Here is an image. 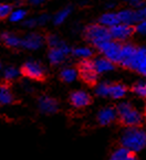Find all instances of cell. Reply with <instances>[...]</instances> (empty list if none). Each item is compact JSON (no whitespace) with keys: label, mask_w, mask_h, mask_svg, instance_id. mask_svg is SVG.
<instances>
[{"label":"cell","mask_w":146,"mask_h":160,"mask_svg":"<svg viewBox=\"0 0 146 160\" xmlns=\"http://www.w3.org/2000/svg\"><path fill=\"white\" fill-rule=\"evenodd\" d=\"M12 12V7L7 3H3L0 5V20H3L10 16Z\"/></svg>","instance_id":"obj_29"},{"label":"cell","mask_w":146,"mask_h":160,"mask_svg":"<svg viewBox=\"0 0 146 160\" xmlns=\"http://www.w3.org/2000/svg\"><path fill=\"white\" fill-rule=\"evenodd\" d=\"M100 23L103 24V26H107V27H113L116 24L120 23V20H118L117 13H104L103 16L100 18Z\"/></svg>","instance_id":"obj_21"},{"label":"cell","mask_w":146,"mask_h":160,"mask_svg":"<svg viewBox=\"0 0 146 160\" xmlns=\"http://www.w3.org/2000/svg\"><path fill=\"white\" fill-rule=\"evenodd\" d=\"M38 106L42 113L44 114H54L58 112L59 104L57 99L52 98L49 96H41L38 99Z\"/></svg>","instance_id":"obj_11"},{"label":"cell","mask_w":146,"mask_h":160,"mask_svg":"<svg viewBox=\"0 0 146 160\" xmlns=\"http://www.w3.org/2000/svg\"><path fill=\"white\" fill-rule=\"evenodd\" d=\"M110 87H111V84H108V83H101L95 88V93L99 96L102 97L110 96Z\"/></svg>","instance_id":"obj_25"},{"label":"cell","mask_w":146,"mask_h":160,"mask_svg":"<svg viewBox=\"0 0 146 160\" xmlns=\"http://www.w3.org/2000/svg\"><path fill=\"white\" fill-rule=\"evenodd\" d=\"M121 142L127 150L136 152L146 147V129L136 127H128L121 137Z\"/></svg>","instance_id":"obj_1"},{"label":"cell","mask_w":146,"mask_h":160,"mask_svg":"<svg viewBox=\"0 0 146 160\" xmlns=\"http://www.w3.org/2000/svg\"><path fill=\"white\" fill-rule=\"evenodd\" d=\"M84 38L87 41L96 44L102 41L111 40L112 37L110 34V30L101 24H90L84 30Z\"/></svg>","instance_id":"obj_3"},{"label":"cell","mask_w":146,"mask_h":160,"mask_svg":"<svg viewBox=\"0 0 146 160\" xmlns=\"http://www.w3.org/2000/svg\"><path fill=\"white\" fill-rule=\"evenodd\" d=\"M130 1H131V0H130Z\"/></svg>","instance_id":"obj_39"},{"label":"cell","mask_w":146,"mask_h":160,"mask_svg":"<svg viewBox=\"0 0 146 160\" xmlns=\"http://www.w3.org/2000/svg\"><path fill=\"white\" fill-rule=\"evenodd\" d=\"M116 112H117V116L120 117L121 122L125 126L136 127L141 125L143 122V115L127 102L118 104L116 107Z\"/></svg>","instance_id":"obj_2"},{"label":"cell","mask_w":146,"mask_h":160,"mask_svg":"<svg viewBox=\"0 0 146 160\" xmlns=\"http://www.w3.org/2000/svg\"><path fill=\"white\" fill-rule=\"evenodd\" d=\"M0 73H1V63H0Z\"/></svg>","instance_id":"obj_37"},{"label":"cell","mask_w":146,"mask_h":160,"mask_svg":"<svg viewBox=\"0 0 146 160\" xmlns=\"http://www.w3.org/2000/svg\"><path fill=\"white\" fill-rule=\"evenodd\" d=\"M117 17L120 22L125 24H133L135 22H138L136 11H133V10H123V11L118 12Z\"/></svg>","instance_id":"obj_17"},{"label":"cell","mask_w":146,"mask_h":160,"mask_svg":"<svg viewBox=\"0 0 146 160\" xmlns=\"http://www.w3.org/2000/svg\"><path fill=\"white\" fill-rule=\"evenodd\" d=\"M0 39H1L3 44L7 48H9V49H18V48L21 47L22 40L19 37H17L16 34H13V33L5 32L1 34Z\"/></svg>","instance_id":"obj_14"},{"label":"cell","mask_w":146,"mask_h":160,"mask_svg":"<svg viewBox=\"0 0 146 160\" xmlns=\"http://www.w3.org/2000/svg\"><path fill=\"white\" fill-rule=\"evenodd\" d=\"M48 19H49V16H47V14H43V16L39 17V19L37 20V22H39V23H44Z\"/></svg>","instance_id":"obj_35"},{"label":"cell","mask_w":146,"mask_h":160,"mask_svg":"<svg viewBox=\"0 0 146 160\" xmlns=\"http://www.w3.org/2000/svg\"><path fill=\"white\" fill-rule=\"evenodd\" d=\"M14 102V96L7 84H0V105H10Z\"/></svg>","instance_id":"obj_15"},{"label":"cell","mask_w":146,"mask_h":160,"mask_svg":"<svg viewBox=\"0 0 146 160\" xmlns=\"http://www.w3.org/2000/svg\"><path fill=\"white\" fill-rule=\"evenodd\" d=\"M76 75H78V71L73 68H65L61 71L60 73V78L63 82L65 83H71L76 78Z\"/></svg>","instance_id":"obj_22"},{"label":"cell","mask_w":146,"mask_h":160,"mask_svg":"<svg viewBox=\"0 0 146 160\" xmlns=\"http://www.w3.org/2000/svg\"><path fill=\"white\" fill-rule=\"evenodd\" d=\"M72 53L74 57L81 58V59H89V58H91L93 54L92 50L90 49V48H85V47L76 48V49L73 50Z\"/></svg>","instance_id":"obj_23"},{"label":"cell","mask_w":146,"mask_h":160,"mask_svg":"<svg viewBox=\"0 0 146 160\" xmlns=\"http://www.w3.org/2000/svg\"><path fill=\"white\" fill-rule=\"evenodd\" d=\"M117 117V112H116V108L114 107H105V108L101 109L97 114V122H99L100 125L102 126H106L110 125L111 122H113L114 120Z\"/></svg>","instance_id":"obj_12"},{"label":"cell","mask_w":146,"mask_h":160,"mask_svg":"<svg viewBox=\"0 0 146 160\" xmlns=\"http://www.w3.org/2000/svg\"><path fill=\"white\" fill-rule=\"evenodd\" d=\"M79 72L83 82L87 85L93 86L96 84L97 81V73L94 68V61L90 59H82V61L79 63Z\"/></svg>","instance_id":"obj_5"},{"label":"cell","mask_w":146,"mask_h":160,"mask_svg":"<svg viewBox=\"0 0 146 160\" xmlns=\"http://www.w3.org/2000/svg\"><path fill=\"white\" fill-rule=\"evenodd\" d=\"M131 2L134 7H141V6H143L144 1L143 0H131Z\"/></svg>","instance_id":"obj_34"},{"label":"cell","mask_w":146,"mask_h":160,"mask_svg":"<svg viewBox=\"0 0 146 160\" xmlns=\"http://www.w3.org/2000/svg\"><path fill=\"white\" fill-rule=\"evenodd\" d=\"M137 48L134 47L131 43H125L121 47V61L118 64L123 66L125 68H130L131 63H132V60L135 55V52H136Z\"/></svg>","instance_id":"obj_9"},{"label":"cell","mask_w":146,"mask_h":160,"mask_svg":"<svg viewBox=\"0 0 146 160\" xmlns=\"http://www.w3.org/2000/svg\"><path fill=\"white\" fill-rule=\"evenodd\" d=\"M43 42H44V39L42 35L38 34V33H32V34H28L22 40L21 47L29 50H37L43 44Z\"/></svg>","instance_id":"obj_13"},{"label":"cell","mask_w":146,"mask_h":160,"mask_svg":"<svg viewBox=\"0 0 146 160\" xmlns=\"http://www.w3.org/2000/svg\"><path fill=\"white\" fill-rule=\"evenodd\" d=\"M126 92L127 87L121 83H114V84H111V87H110V96L112 98H122L126 94Z\"/></svg>","instance_id":"obj_20"},{"label":"cell","mask_w":146,"mask_h":160,"mask_svg":"<svg viewBox=\"0 0 146 160\" xmlns=\"http://www.w3.org/2000/svg\"><path fill=\"white\" fill-rule=\"evenodd\" d=\"M71 53V49L65 44V43H62L60 47L58 48H51L49 51V60L53 65H59L61 64L64 60L66 59L69 54Z\"/></svg>","instance_id":"obj_8"},{"label":"cell","mask_w":146,"mask_h":160,"mask_svg":"<svg viewBox=\"0 0 146 160\" xmlns=\"http://www.w3.org/2000/svg\"><path fill=\"white\" fill-rule=\"evenodd\" d=\"M71 12V8H65V9L61 10V11H59L57 14H55V17H54V23L55 24H61L62 22L65 20V18H68V16L70 14Z\"/></svg>","instance_id":"obj_26"},{"label":"cell","mask_w":146,"mask_h":160,"mask_svg":"<svg viewBox=\"0 0 146 160\" xmlns=\"http://www.w3.org/2000/svg\"><path fill=\"white\" fill-rule=\"evenodd\" d=\"M26 14H27V12L24 11V10H21V9L14 10V11H12L11 13H10L9 19H10V21H12V22H18L23 19L24 17H26Z\"/></svg>","instance_id":"obj_28"},{"label":"cell","mask_w":146,"mask_h":160,"mask_svg":"<svg viewBox=\"0 0 146 160\" xmlns=\"http://www.w3.org/2000/svg\"><path fill=\"white\" fill-rule=\"evenodd\" d=\"M19 75H20V71L14 68V66H8L3 71V78H5L6 81H13L19 78Z\"/></svg>","instance_id":"obj_24"},{"label":"cell","mask_w":146,"mask_h":160,"mask_svg":"<svg viewBox=\"0 0 146 160\" xmlns=\"http://www.w3.org/2000/svg\"><path fill=\"white\" fill-rule=\"evenodd\" d=\"M20 73L23 76L32 80L43 81L45 78V70L39 62L35 61H28L22 65Z\"/></svg>","instance_id":"obj_6"},{"label":"cell","mask_w":146,"mask_h":160,"mask_svg":"<svg viewBox=\"0 0 146 160\" xmlns=\"http://www.w3.org/2000/svg\"><path fill=\"white\" fill-rule=\"evenodd\" d=\"M47 42H48V44H49L50 48H58V47H60L62 43H63L59 38H58L57 35H53V34H51V35H49V37H48Z\"/></svg>","instance_id":"obj_30"},{"label":"cell","mask_w":146,"mask_h":160,"mask_svg":"<svg viewBox=\"0 0 146 160\" xmlns=\"http://www.w3.org/2000/svg\"><path fill=\"white\" fill-rule=\"evenodd\" d=\"M135 27H133L132 24H125V23H118L116 26L111 27L110 29V34L113 39L118 41H123L125 39L130 38L131 35H133V33L135 32Z\"/></svg>","instance_id":"obj_7"},{"label":"cell","mask_w":146,"mask_h":160,"mask_svg":"<svg viewBox=\"0 0 146 160\" xmlns=\"http://www.w3.org/2000/svg\"><path fill=\"white\" fill-rule=\"evenodd\" d=\"M94 45L100 52L104 53L106 59L110 60L112 63H120L121 47H122V45L118 42H113V41H111V40H107V41L99 42Z\"/></svg>","instance_id":"obj_4"},{"label":"cell","mask_w":146,"mask_h":160,"mask_svg":"<svg viewBox=\"0 0 146 160\" xmlns=\"http://www.w3.org/2000/svg\"><path fill=\"white\" fill-rule=\"evenodd\" d=\"M94 68L97 74L106 73V72L114 70V63H112L106 58H101V59H97L94 61Z\"/></svg>","instance_id":"obj_16"},{"label":"cell","mask_w":146,"mask_h":160,"mask_svg":"<svg viewBox=\"0 0 146 160\" xmlns=\"http://www.w3.org/2000/svg\"><path fill=\"white\" fill-rule=\"evenodd\" d=\"M135 30L137 32L142 33V34H146V20H143V21L139 22L136 28H135Z\"/></svg>","instance_id":"obj_31"},{"label":"cell","mask_w":146,"mask_h":160,"mask_svg":"<svg viewBox=\"0 0 146 160\" xmlns=\"http://www.w3.org/2000/svg\"><path fill=\"white\" fill-rule=\"evenodd\" d=\"M29 1H30L32 5H40L41 2L44 1V0H29Z\"/></svg>","instance_id":"obj_36"},{"label":"cell","mask_w":146,"mask_h":160,"mask_svg":"<svg viewBox=\"0 0 146 160\" xmlns=\"http://www.w3.org/2000/svg\"><path fill=\"white\" fill-rule=\"evenodd\" d=\"M91 102H92V98L90 94H87L84 91H76L71 93L70 95V103L78 108H82V107L90 105Z\"/></svg>","instance_id":"obj_10"},{"label":"cell","mask_w":146,"mask_h":160,"mask_svg":"<svg viewBox=\"0 0 146 160\" xmlns=\"http://www.w3.org/2000/svg\"><path fill=\"white\" fill-rule=\"evenodd\" d=\"M137 13V19H138V22L143 21V20H146V7L143 8V9L136 11Z\"/></svg>","instance_id":"obj_32"},{"label":"cell","mask_w":146,"mask_h":160,"mask_svg":"<svg viewBox=\"0 0 146 160\" xmlns=\"http://www.w3.org/2000/svg\"><path fill=\"white\" fill-rule=\"evenodd\" d=\"M108 160H137V159L132 151L127 150L126 148L122 147V148H118L117 150L114 151L112 153L111 158Z\"/></svg>","instance_id":"obj_18"},{"label":"cell","mask_w":146,"mask_h":160,"mask_svg":"<svg viewBox=\"0 0 146 160\" xmlns=\"http://www.w3.org/2000/svg\"><path fill=\"white\" fill-rule=\"evenodd\" d=\"M145 114H146V106H145Z\"/></svg>","instance_id":"obj_38"},{"label":"cell","mask_w":146,"mask_h":160,"mask_svg":"<svg viewBox=\"0 0 146 160\" xmlns=\"http://www.w3.org/2000/svg\"><path fill=\"white\" fill-rule=\"evenodd\" d=\"M35 24H37V20H34V19H30V20H28V21L24 22V26L29 27V28H32V27H34Z\"/></svg>","instance_id":"obj_33"},{"label":"cell","mask_w":146,"mask_h":160,"mask_svg":"<svg viewBox=\"0 0 146 160\" xmlns=\"http://www.w3.org/2000/svg\"><path fill=\"white\" fill-rule=\"evenodd\" d=\"M146 59V48H137L136 52H135V55L132 60V63H131L130 70L137 71L139 68V65L142 64V62Z\"/></svg>","instance_id":"obj_19"},{"label":"cell","mask_w":146,"mask_h":160,"mask_svg":"<svg viewBox=\"0 0 146 160\" xmlns=\"http://www.w3.org/2000/svg\"><path fill=\"white\" fill-rule=\"evenodd\" d=\"M132 91L136 95H138V96L146 97V83H144V82L136 83V84L133 85Z\"/></svg>","instance_id":"obj_27"}]
</instances>
